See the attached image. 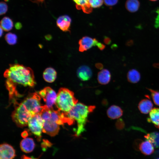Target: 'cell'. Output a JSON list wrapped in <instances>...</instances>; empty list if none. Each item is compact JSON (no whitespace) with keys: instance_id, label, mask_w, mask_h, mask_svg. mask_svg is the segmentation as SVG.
<instances>
[{"instance_id":"obj_1","label":"cell","mask_w":159,"mask_h":159,"mask_svg":"<svg viewBox=\"0 0 159 159\" xmlns=\"http://www.w3.org/2000/svg\"><path fill=\"white\" fill-rule=\"evenodd\" d=\"M95 108L94 106H87L81 103H77L68 112L61 111V115L64 123L72 125L76 121L77 127L75 130V136H79L85 130V126L90 113Z\"/></svg>"},{"instance_id":"obj_2","label":"cell","mask_w":159,"mask_h":159,"mask_svg":"<svg viewBox=\"0 0 159 159\" xmlns=\"http://www.w3.org/2000/svg\"><path fill=\"white\" fill-rule=\"evenodd\" d=\"M4 76L15 85L32 87L35 84L33 71L29 67L19 64H10L5 70Z\"/></svg>"},{"instance_id":"obj_3","label":"cell","mask_w":159,"mask_h":159,"mask_svg":"<svg viewBox=\"0 0 159 159\" xmlns=\"http://www.w3.org/2000/svg\"><path fill=\"white\" fill-rule=\"evenodd\" d=\"M74 92L68 89L62 87L57 94L56 105L59 111L67 112L77 103Z\"/></svg>"},{"instance_id":"obj_4","label":"cell","mask_w":159,"mask_h":159,"mask_svg":"<svg viewBox=\"0 0 159 159\" xmlns=\"http://www.w3.org/2000/svg\"><path fill=\"white\" fill-rule=\"evenodd\" d=\"M33 116L21 102L15 108L12 114V118L17 126L23 127L28 125Z\"/></svg>"},{"instance_id":"obj_5","label":"cell","mask_w":159,"mask_h":159,"mask_svg":"<svg viewBox=\"0 0 159 159\" xmlns=\"http://www.w3.org/2000/svg\"><path fill=\"white\" fill-rule=\"evenodd\" d=\"M40 96L36 93H33L22 103L33 116L40 114L42 109Z\"/></svg>"},{"instance_id":"obj_6","label":"cell","mask_w":159,"mask_h":159,"mask_svg":"<svg viewBox=\"0 0 159 159\" xmlns=\"http://www.w3.org/2000/svg\"><path fill=\"white\" fill-rule=\"evenodd\" d=\"M44 121L40 114L33 116L29 120L28 125L31 132L38 138L41 137Z\"/></svg>"},{"instance_id":"obj_7","label":"cell","mask_w":159,"mask_h":159,"mask_svg":"<svg viewBox=\"0 0 159 159\" xmlns=\"http://www.w3.org/2000/svg\"><path fill=\"white\" fill-rule=\"evenodd\" d=\"M46 105L49 108L52 109V106L55 104L57 94L55 91L50 87H46L41 90L39 93Z\"/></svg>"},{"instance_id":"obj_8","label":"cell","mask_w":159,"mask_h":159,"mask_svg":"<svg viewBox=\"0 0 159 159\" xmlns=\"http://www.w3.org/2000/svg\"><path fill=\"white\" fill-rule=\"evenodd\" d=\"M43 121V132L52 137L57 134L59 130V125L53 121L51 117Z\"/></svg>"},{"instance_id":"obj_9","label":"cell","mask_w":159,"mask_h":159,"mask_svg":"<svg viewBox=\"0 0 159 159\" xmlns=\"http://www.w3.org/2000/svg\"><path fill=\"white\" fill-rule=\"evenodd\" d=\"M98 41L95 38L84 36L79 41V50L81 52L86 51L93 46H95Z\"/></svg>"},{"instance_id":"obj_10","label":"cell","mask_w":159,"mask_h":159,"mask_svg":"<svg viewBox=\"0 0 159 159\" xmlns=\"http://www.w3.org/2000/svg\"><path fill=\"white\" fill-rule=\"evenodd\" d=\"M0 159H14L16 156L13 147L7 143H3L0 146Z\"/></svg>"},{"instance_id":"obj_11","label":"cell","mask_w":159,"mask_h":159,"mask_svg":"<svg viewBox=\"0 0 159 159\" xmlns=\"http://www.w3.org/2000/svg\"><path fill=\"white\" fill-rule=\"evenodd\" d=\"M71 19L67 15L60 16L56 21L57 26L62 31L64 32H70Z\"/></svg>"},{"instance_id":"obj_12","label":"cell","mask_w":159,"mask_h":159,"mask_svg":"<svg viewBox=\"0 0 159 159\" xmlns=\"http://www.w3.org/2000/svg\"><path fill=\"white\" fill-rule=\"evenodd\" d=\"M77 74L78 77L83 81L89 80L92 75V72L91 69L85 65L79 67L77 70Z\"/></svg>"},{"instance_id":"obj_13","label":"cell","mask_w":159,"mask_h":159,"mask_svg":"<svg viewBox=\"0 0 159 159\" xmlns=\"http://www.w3.org/2000/svg\"><path fill=\"white\" fill-rule=\"evenodd\" d=\"M20 146L22 151L26 153H29L33 150L35 147V144L32 138H26L21 140Z\"/></svg>"},{"instance_id":"obj_14","label":"cell","mask_w":159,"mask_h":159,"mask_svg":"<svg viewBox=\"0 0 159 159\" xmlns=\"http://www.w3.org/2000/svg\"><path fill=\"white\" fill-rule=\"evenodd\" d=\"M107 114L108 117L112 119L118 118L122 115L123 111L119 107L112 105L110 106L107 109Z\"/></svg>"},{"instance_id":"obj_15","label":"cell","mask_w":159,"mask_h":159,"mask_svg":"<svg viewBox=\"0 0 159 159\" xmlns=\"http://www.w3.org/2000/svg\"><path fill=\"white\" fill-rule=\"evenodd\" d=\"M111 78L110 72L106 69H102L97 74L98 81L101 85H105L108 83L110 80Z\"/></svg>"},{"instance_id":"obj_16","label":"cell","mask_w":159,"mask_h":159,"mask_svg":"<svg viewBox=\"0 0 159 159\" xmlns=\"http://www.w3.org/2000/svg\"><path fill=\"white\" fill-rule=\"evenodd\" d=\"M139 149L143 154L146 155L152 154L154 151L153 145L147 140L140 143Z\"/></svg>"},{"instance_id":"obj_17","label":"cell","mask_w":159,"mask_h":159,"mask_svg":"<svg viewBox=\"0 0 159 159\" xmlns=\"http://www.w3.org/2000/svg\"><path fill=\"white\" fill-rule=\"evenodd\" d=\"M153 104L151 101L148 99L142 100L138 105V108L141 113L147 114L152 109Z\"/></svg>"},{"instance_id":"obj_18","label":"cell","mask_w":159,"mask_h":159,"mask_svg":"<svg viewBox=\"0 0 159 159\" xmlns=\"http://www.w3.org/2000/svg\"><path fill=\"white\" fill-rule=\"evenodd\" d=\"M76 4L78 9H82L85 13L89 14L92 12V8L90 6L89 0H73Z\"/></svg>"},{"instance_id":"obj_19","label":"cell","mask_w":159,"mask_h":159,"mask_svg":"<svg viewBox=\"0 0 159 159\" xmlns=\"http://www.w3.org/2000/svg\"><path fill=\"white\" fill-rule=\"evenodd\" d=\"M148 120L153 123L156 128L159 129V108L152 109L149 112Z\"/></svg>"},{"instance_id":"obj_20","label":"cell","mask_w":159,"mask_h":159,"mask_svg":"<svg viewBox=\"0 0 159 159\" xmlns=\"http://www.w3.org/2000/svg\"><path fill=\"white\" fill-rule=\"evenodd\" d=\"M57 73L53 68H46L43 73V77L44 80L48 82L51 83L54 81L57 77Z\"/></svg>"},{"instance_id":"obj_21","label":"cell","mask_w":159,"mask_h":159,"mask_svg":"<svg viewBox=\"0 0 159 159\" xmlns=\"http://www.w3.org/2000/svg\"><path fill=\"white\" fill-rule=\"evenodd\" d=\"M127 77V80L129 82L135 83L139 81L141 76L140 73L137 70L132 69L128 72Z\"/></svg>"},{"instance_id":"obj_22","label":"cell","mask_w":159,"mask_h":159,"mask_svg":"<svg viewBox=\"0 0 159 159\" xmlns=\"http://www.w3.org/2000/svg\"><path fill=\"white\" fill-rule=\"evenodd\" d=\"M140 6V3L138 0H127L125 3V7L130 12L134 13L137 11Z\"/></svg>"},{"instance_id":"obj_23","label":"cell","mask_w":159,"mask_h":159,"mask_svg":"<svg viewBox=\"0 0 159 159\" xmlns=\"http://www.w3.org/2000/svg\"><path fill=\"white\" fill-rule=\"evenodd\" d=\"M145 138L150 142L154 147H159V133L153 132L148 133L145 136Z\"/></svg>"},{"instance_id":"obj_24","label":"cell","mask_w":159,"mask_h":159,"mask_svg":"<svg viewBox=\"0 0 159 159\" xmlns=\"http://www.w3.org/2000/svg\"><path fill=\"white\" fill-rule=\"evenodd\" d=\"M0 26L3 30L9 31L12 29L13 23L10 18L8 16H5L1 21Z\"/></svg>"},{"instance_id":"obj_25","label":"cell","mask_w":159,"mask_h":159,"mask_svg":"<svg viewBox=\"0 0 159 159\" xmlns=\"http://www.w3.org/2000/svg\"><path fill=\"white\" fill-rule=\"evenodd\" d=\"M5 39L9 44L14 45L17 42V37L16 35L14 34L9 33L6 35Z\"/></svg>"},{"instance_id":"obj_26","label":"cell","mask_w":159,"mask_h":159,"mask_svg":"<svg viewBox=\"0 0 159 159\" xmlns=\"http://www.w3.org/2000/svg\"><path fill=\"white\" fill-rule=\"evenodd\" d=\"M150 92L151 95L154 103L159 106V91L148 89Z\"/></svg>"},{"instance_id":"obj_27","label":"cell","mask_w":159,"mask_h":159,"mask_svg":"<svg viewBox=\"0 0 159 159\" xmlns=\"http://www.w3.org/2000/svg\"><path fill=\"white\" fill-rule=\"evenodd\" d=\"M103 0H89V3L92 8L100 7L103 4Z\"/></svg>"},{"instance_id":"obj_28","label":"cell","mask_w":159,"mask_h":159,"mask_svg":"<svg viewBox=\"0 0 159 159\" xmlns=\"http://www.w3.org/2000/svg\"><path fill=\"white\" fill-rule=\"evenodd\" d=\"M8 6L7 4L1 1L0 3V14L1 15L6 14L8 10Z\"/></svg>"},{"instance_id":"obj_29","label":"cell","mask_w":159,"mask_h":159,"mask_svg":"<svg viewBox=\"0 0 159 159\" xmlns=\"http://www.w3.org/2000/svg\"><path fill=\"white\" fill-rule=\"evenodd\" d=\"M52 145V143L46 140H44L41 144V147L43 150H45L47 147H49Z\"/></svg>"},{"instance_id":"obj_30","label":"cell","mask_w":159,"mask_h":159,"mask_svg":"<svg viewBox=\"0 0 159 159\" xmlns=\"http://www.w3.org/2000/svg\"><path fill=\"white\" fill-rule=\"evenodd\" d=\"M118 0H104L105 4L107 6H112L116 4Z\"/></svg>"},{"instance_id":"obj_31","label":"cell","mask_w":159,"mask_h":159,"mask_svg":"<svg viewBox=\"0 0 159 159\" xmlns=\"http://www.w3.org/2000/svg\"><path fill=\"white\" fill-rule=\"evenodd\" d=\"M96 46L101 50H103L105 47V45L99 42H98Z\"/></svg>"},{"instance_id":"obj_32","label":"cell","mask_w":159,"mask_h":159,"mask_svg":"<svg viewBox=\"0 0 159 159\" xmlns=\"http://www.w3.org/2000/svg\"><path fill=\"white\" fill-rule=\"evenodd\" d=\"M104 42L106 44H110L111 42L110 39L107 37L105 36L104 39Z\"/></svg>"},{"instance_id":"obj_33","label":"cell","mask_w":159,"mask_h":159,"mask_svg":"<svg viewBox=\"0 0 159 159\" xmlns=\"http://www.w3.org/2000/svg\"><path fill=\"white\" fill-rule=\"evenodd\" d=\"M15 26L16 28L18 29H20L22 27V24L19 22H16L15 24Z\"/></svg>"},{"instance_id":"obj_34","label":"cell","mask_w":159,"mask_h":159,"mask_svg":"<svg viewBox=\"0 0 159 159\" xmlns=\"http://www.w3.org/2000/svg\"><path fill=\"white\" fill-rule=\"evenodd\" d=\"M96 67L100 69H102L103 68V65L102 64L100 63H97L95 64Z\"/></svg>"},{"instance_id":"obj_35","label":"cell","mask_w":159,"mask_h":159,"mask_svg":"<svg viewBox=\"0 0 159 159\" xmlns=\"http://www.w3.org/2000/svg\"><path fill=\"white\" fill-rule=\"evenodd\" d=\"M21 159H39L38 158H34L27 156L24 155H23L21 158Z\"/></svg>"},{"instance_id":"obj_36","label":"cell","mask_w":159,"mask_h":159,"mask_svg":"<svg viewBox=\"0 0 159 159\" xmlns=\"http://www.w3.org/2000/svg\"><path fill=\"white\" fill-rule=\"evenodd\" d=\"M44 1L45 0H34L33 2L39 4L40 3L42 4Z\"/></svg>"},{"instance_id":"obj_37","label":"cell","mask_w":159,"mask_h":159,"mask_svg":"<svg viewBox=\"0 0 159 159\" xmlns=\"http://www.w3.org/2000/svg\"><path fill=\"white\" fill-rule=\"evenodd\" d=\"M28 135V133L27 132H24L22 133L21 136L24 138H26Z\"/></svg>"},{"instance_id":"obj_38","label":"cell","mask_w":159,"mask_h":159,"mask_svg":"<svg viewBox=\"0 0 159 159\" xmlns=\"http://www.w3.org/2000/svg\"><path fill=\"white\" fill-rule=\"evenodd\" d=\"M0 36L1 37L3 33V29L0 27Z\"/></svg>"},{"instance_id":"obj_39","label":"cell","mask_w":159,"mask_h":159,"mask_svg":"<svg viewBox=\"0 0 159 159\" xmlns=\"http://www.w3.org/2000/svg\"><path fill=\"white\" fill-rule=\"evenodd\" d=\"M150 1H157L158 0H149Z\"/></svg>"},{"instance_id":"obj_40","label":"cell","mask_w":159,"mask_h":159,"mask_svg":"<svg viewBox=\"0 0 159 159\" xmlns=\"http://www.w3.org/2000/svg\"><path fill=\"white\" fill-rule=\"evenodd\" d=\"M4 1L6 2H8L9 1V0H4Z\"/></svg>"},{"instance_id":"obj_41","label":"cell","mask_w":159,"mask_h":159,"mask_svg":"<svg viewBox=\"0 0 159 159\" xmlns=\"http://www.w3.org/2000/svg\"><path fill=\"white\" fill-rule=\"evenodd\" d=\"M157 159H159V158H158Z\"/></svg>"}]
</instances>
